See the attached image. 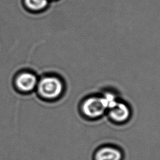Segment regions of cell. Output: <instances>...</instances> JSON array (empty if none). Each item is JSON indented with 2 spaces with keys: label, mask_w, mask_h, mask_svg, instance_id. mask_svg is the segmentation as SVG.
Instances as JSON below:
<instances>
[{
  "label": "cell",
  "mask_w": 160,
  "mask_h": 160,
  "mask_svg": "<svg viewBox=\"0 0 160 160\" xmlns=\"http://www.w3.org/2000/svg\"><path fill=\"white\" fill-rule=\"evenodd\" d=\"M104 100L101 97H90L86 99L81 104V111L84 115L90 119L101 117L107 110Z\"/></svg>",
  "instance_id": "obj_1"
},
{
  "label": "cell",
  "mask_w": 160,
  "mask_h": 160,
  "mask_svg": "<svg viewBox=\"0 0 160 160\" xmlns=\"http://www.w3.org/2000/svg\"><path fill=\"white\" fill-rule=\"evenodd\" d=\"M40 94L48 99L56 98L63 90V84L60 79L55 77H46L42 79L38 86Z\"/></svg>",
  "instance_id": "obj_2"
},
{
  "label": "cell",
  "mask_w": 160,
  "mask_h": 160,
  "mask_svg": "<svg viewBox=\"0 0 160 160\" xmlns=\"http://www.w3.org/2000/svg\"><path fill=\"white\" fill-rule=\"evenodd\" d=\"M123 154L120 149L112 146H104L94 153V160H122Z\"/></svg>",
  "instance_id": "obj_3"
},
{
  "label": "cell",
  "mask_w": 160,
  "mask_h": 160,
  "mask_svg": "<svg viewBox=\"0 0 160 160\" xmlns=\"http://www.w3.org/2000/svg\"><path fill=\"white\" fill-rule=\"evenodd\" d=\"M110 119L116 123L126 122L130 116V111L128 106L122 102H118L111 108L109 109Z\"/></svg>",
  "instance_id": "obj_4"
},
{
  "label": "cell",
  "mask_w": 160,
  "mask_h": 160,
  "mask_svg": "<svg viewBox=\"0 0 160 160\" xmlns=\"http://www.w3.org/2000/svg\"><path fill=\"white\" fill-rule=\"evenodd\" d=\"M37 83L36 76L29 72L21 74L16 79V85L22 91H30L34 88Z\"/></svg>",
  "instance_id": "obj_5"
},
{
  "label": "cell",
  "mask_w": 160,
  "mask_h": 160,
  "mask_svg": "<svg viewBox=\"0 0 160 160\" xmlns=\"http://www.w3.org/2000/svg\"><path fill=\"white\" fill-rule=\"evenodd\" d=\"M25 2L28 7L33 10L42 9L48 4V0H25Z\"/></svg>",
  "instance_id": "obj_6"
},
{
  "label": "cell",
  "mask_w": 160,
  "mask_h": 160,
  "mask_svg": "<svg viewBox=\"0 0 160 160\" xmlns=\"http://www.w3.org/2000/svg\"><path fill=\"white\" fill-rule=\"evenodd\" d=\"M102 98H103L104 102L106 104L108 109L113 107L118 102L114 94H113V93L106 92L103 95Z\"/></svg>",
  "instance_id": "obj_7"
}]
</instances>
